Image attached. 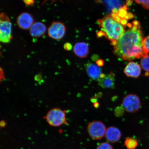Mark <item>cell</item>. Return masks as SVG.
<instances>
[{"label": "cell", "instance_id": "2", "mask_svg": "<svg viewBox=\"0 0 149 149\" xmlns=\"http://www.w3.org/2000/svg\"><path fill=\"white\" fill-rule=\"evenodd\" d=\"M97 23L101 29L97 34L100 37L105 36L115 46L125 31L124 26L113 19L111 15H107L97 20Z\"/></svg>", "mask_w": 149, "mask_h": 149}, {"label": "cell", "instance_id": "24", "mask_svg": "<svg viewBox=\"0 0 149 149\" xmlns=\"http://www.w3.org/2000/svg\"><path fill=\"white\" fill-rule=\"evenodd\" d=\"M96 64L99 67H101L103 66L104 64V61L102 59H99L96 61Z\"/></svg>", "mask_w": 149, "mask_h": 149}, {"label": "cell", "instance_id": "21", "mask_svg": "<svg viewBox=\"0 0 149 149\" xmlns=\"http://www.w3.org/2000/svg\"><path fill=\"white\" fill-rule=\"evenodd\" d=\"M110 6L113 7L114 6L116 8L119 5V0H105Z\"/></svg>", "mask_w": 149, "mask_h": 149}, {"label": "cell", "instance_id": "9", "mask_svg": "<svg viewBox=\"0 0 149 149\" xmlns=\"http://www.w3.org/2000/svg\"><path fill=\"white\" fill-rule=\"evenodd\" d=\"M141 66L137 63L130 61L125 68L124 72L128 77L137 78L141 73Z\"/></svg>", "mask_w": 149, "mask_h": 149}, {"label": "cell", "instance_id": "22", "mask_svg": "<svg viewBox=\"0 0 149 149\" xmlns=\"http://www.w3.org/2000/svg\"><path fill=\"white\" fill-rule=\"evenodd\" d=\"M72 46L71 44L69 42H66L64 45V49L67 51H69L72 49Z\"/></svg>", "mask_w": 149, "mask_h": 149}, {"label": "cell", "instance_id": "4", "mask_svg": "<svg viewBox=\"0 0 149 149\" xmlns=\"http://www.w3.org/2000/svg\"><path fill=\"white\" fill-rule=\"evenodd\" d=\"M12 24L10 19L4 13L0 15V41L8 43L13 39Z\"/></svg>", "mask_w": 149, "mask_h": 149}, {"label": "cell", "instance_id": "6", "mask_svg": "<svg viewBox=\"0 0 149 149\" xmlns=\"http://www.w3.org/2000/svg\"><path fill=\"white\" fill-rule=\"evenodd\" d=\"M122 106L125 110L128 113L136 112L140 109V100L139 97L135 94L127 95L123 100Z\"/></svg>", "mask_w": 149, "mask_h": 149}, {"label": "cell", "instance_id": "17", "mask_svg": "<svg viewBox=\"0 0 149 149\" xmlns=\"http://www.w3.org/2000/svg\"><path fill=\"white\" fill-rule=\"evenodd\" d=\"M96 149H113L112 145L107 142L100 143L96 147Z\"/></svg>", "mask_w": 149, "mask_h": 149}, {"label": "cell", "instance_id": "18", "mask_svg": "<svg viewBox=\"0 0 149 149\" xmlns=\"http://www.w3.org/2000/svg\"><path fill=\"white\" fill-rule=\"evenodd\" d=\"M143 47L147 54L149 53V35L144 38L143 41Z\"/></svg>", "mask_w": 149, "mask_h": 149}, {"label": "cell", "instance_id": "1", "mask_svg": "<svg viewBox=\"0 0 149 149\" xmlns=\"http://www.w3.org/2000/svg\"><path fill=\"white\" fill-rule=\"evenodd\" d=\"M129 27L114 46L113 53L125 61H131L148 55L143 47V32L137 20L128 23Z\"/></svg>", "mask_w": 149, "mask_h": 149}, {"label": "cell", "instance_id": "13", "mask_svg": "<svg viewBox=\"0 0 149 149\" xmlns=\"http://www.w3.org/2000/svg\"><path fill=\"white\" fill-rule=\"evenodd\" d=\"M86 70L89 77L94 80L98 81L102 74L101 68L93 63L87 64L86 66Z\"/></svg>", "mask_w": 149, "mask_h": 149}, {"label": "cell", "instance_id": "23", "mask_svg": "<svg viewBox=\"0 0 149 149\" xmlns=\"http://www.w3.org/2000/svg\"><path fill=\"white\" fill-rule=\"evenodd\" d=\"M23 2L27 6H32L34 4V0H23Z\"/></svg>", "mask_w": 149, "mask_h": 149}, {"label": "cell", "instance_id": "7", "mask_svg": "<svg viewBox=\"0 0 149 149\" xmlns=\"http://www.w3.org/2000/svg\"><path fill=\"white\" fill-rule=\"evenodd\" d=\"M66 28L64 23L59 21L52 22L48 29V34L50 38L56 40L62 39L66 33Z\"/></svg>", "mask_w": 149, "mask_h": 149}, {"label": "cell", "instance_id": "19", "mask_svg": "<svg viewBox=\"0 0 149 149\" xmlns=\"http://www.w3.org/2000/svg\"><path fill=\"white\" fill-rule=\"evenodd\" d=\"M136 3L142 6L143 8L149 10V0H134Z\"/></svg>", "mask_w": 149, "mask_h": 149}, {"label": "cell", "instance_id": "12", "mask_svg": "<svg viewBox=\"0 0 149 149\" xmlns=\"http://www.w3.org/2000/svg\"><path fill=\"white\" fill-rule=\"evenodd\" d=\"M115 74L112 72L106 74L103 78L98 80L99 85L103 88L113 89L115 87Z\"/></svg>", "mask_w": 149, "mask_h": 149}, {"label": "cell", "instance_id": "8", "mask_svg": "<svg viewBox=\"0 0 149 149\" xmlns=\"http://www.w3.org/2000/svg\"><path fill=\"white\" fill-rule=\"evenodd\" d=\"M17 24L19 27L22 29H30L35 23L32 15L27 12L22 13L17 18Z\"/></svg>", "mask_w": 149, "mask_h": 149}, {"label": "cell", "instance_id": "14", "mask_svg": "<svg viewBox=\"0 0 149 149\" xmlns=\"http://www.w3.org/2000/svg\"><path fill=\"white\" fill-rule=\"evenodd\" d=\"M74 54L81 58L86 57L89 53V47L86 43L79 42L76 44L74 47Z\"/></svg>", "mask_w": 149, "mask_h": 149}, {"label": "cell", "instance_id": "11", "mask_svg": "<svg viewBox=\"0 0 149 149\" xmlns=\"http://www.w3.org/2000/svg\"><path fill=\"white\" fill-rule=\"evenodd\" d=\"M29 30L31 36L34 38H39L45 34L47 28L43 23L37 22L33 24Z\"/></svg>", "mask_w": 149, "mask_h": 149}, {"label": "cell", "instance_id": "20", "mask_svg": "<svg viewBox=\"0 0 149 149\" xmlns=\"http://www.w3.org/2000/svg\"><path fill=\"white\" fill-rule=\"evenodd\" d=\"M124 109L122 107H117L115 109L114 111L115 114L116 116H122L124 112Z\"/></svg>", "mask_w": 149, "mask_h": 149}, {"label": "cell", "instance_id": "15", "mask_svg": "<svg viewBox=\"0 0 149 149\" xmlns=\"http://www.w3.org/2000/svg\"><path fill=\"white\" fill-rule=\"evenodd\" d=\"M137 139L130 137H127L124 141V145L127 149H135L138 146Z\"/></svg>", "mask_w": 149, "mask_h": 149}, {"label": "cell", "instance_id": "25", "mask_svg": "<svg viewBox=\"0 0 149 149\" xmlns=\"http://www.w3.org/2000/svg\"><path fill=\"white\" fill-rule=\"evenodd\" d=\"M94 106L95 107L98 108L99 107V104L97 102H95Z\"/></svg>", "mask_w": 149, "mask_h": 149}, {"label": "cell", "instance_id": "5", "mask_svg": "<svg viewBox=\"0 0 149 149\" xmlns=\"http://www.w3.org/2000/svg\"><path fill=\"white\" fill-rule=\"evenodd\" d=\"M107 128L101 121H93L89 123L87 130L91 137L94 140H99L105 136Z\"/></svg>", "mask_w": 149, "mask_h": 149}, {"label": "cell", "instance_id": "3", "mask_svg": "<svg viewBox=\"0 0 149 149\" xmlns=\"http://www.w3.org/2000/svg\"><path fill=\"white\" fill-rule=\"evenodd\" d=\"M66 111L59 108H54L48 111L44 118L52 126L58 127L63 124L67 125Z\"/></svg>", "mask_w": 149, "mask_h": 149}, {"label": "cell", "instance_id": "16", "mask_svg": "<svg viewBox=\"0 0 149 149\" xmlns=\"http://www.w3.org/2000/svg\"><path fill=\"white\" fill-rule=\"evenodd\" d=\"M141 66L145 72H149V55L142 58L141 61Z\"/></svg>", "mask_w": 149, "mask_h": 149}, {"label": "cell", "instance_id": "10", "mask_svg": "<svg viewBox=\"0 0 149 149\" xmlns=\"http://www.w3.org/2000/svg\"><path fill=\"white\" fill-rule=\"evenodd\" d=\"M122 137V133L118 128L113 126L109 127L106 131L105 137L107 141L112 143L118 142Z\"/></svg>", "mask_w": 149, "mask_h": 149}]
</instances>
